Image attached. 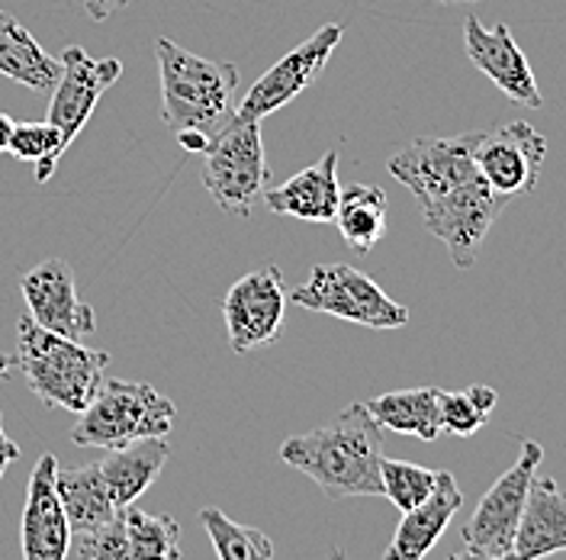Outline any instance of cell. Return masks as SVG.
<instances>
[{"label": "cell", "instance_id": "1", "mask_svg": "<svg viewBox=\"0 0 566 560\" xmlns=\"http://www.w3.org/2000/svg\"><path fill=\"white\" fill-rule=\"evenodd\" d=\"M281 460L306 474L332 502L352 496H384V428L374 422L364 403H352L345 413L306 435L286 438L281 445Z\"/></svg>", "mask_w": 566, "mask_h": 560}, {"label": "cell", "instance_id": "2", "mask_svg": "<svg viewBox=\"0 0 566 560\" xmlns=\"http://www.w3.org/2000/svg\"><path fill=\"white\" fill-rule=\"evenodd\" d=\"M155 55L161 74L165 126L175 136H219L235 113L239 69L232 62H210L203 55H193L165 35L155 39Z\"/></svg>", "mask_w": 566, "mask_h": 560}, {"label": "cell", "instance_id": "3", "mask_svg": "<svg viewBox=\"0 0 566 560\" xmlns=\"http://www.w3.org/2000/svg\"><path fill=\"white\" fill-rule=\"evenodd\" d=\"M17 367L35 396L45 406L81 416L104 384L109 354L87 349L77 339L55 335L30 315L17 322Z\"/></svg>", "mask_w": 566, "mask_h": 560}, {"label": "cell", "instance_id": "4", "mask_svg": "<svg viewBox=\"0 0 566 560\" xmlns=\"http://www.w3.org/2000/svg\"><path fill=\"white\" fill-rule=\"evenodd\" d=\"M177 406L151 384L104 381L81 422L71 428V442L81 448H123L139 438H168Z\"/></svg>", "mask_w": 566, "mask_h": 560}, {"label": "cell", "instance_id": "5", "mask_svg": "<svg viewBox=\"0 0 566 560\" xmlns=\"http://www.w3.org/2000/svg\"><path fill=\"white\" fill-rule=\"evenodd\" d=\"M203 155V187L216 207L248 219L251 207L271 187L261 123H229L219 136H212Z\"/></svg>", "mask_w": 566, "mask_h": 560}, {"label": "cell", "instance_id": "6", "mask_svg": "<svg viewBox=\"0 0 566 560\" xmlns=\"http://www.w3.org/2000/svg\"><path fill=\"white\" fill-rule=\"evenodd\" d=\"M290 300L310 313H325L367 329H402L409 310L389 300L387 290L352 265H318Z\"/></svg>", "mask_w": 566, "mask_h": 560}, {"label": "cell", "instance_id": "7", "mask_svg": "<svg viewBox=\"0 0 566 560\" xmlns=\"http://www.w3.org/2000/svg\"><path fill=\"white\" fill-rule=\"evenodd\" d=\"M541 457H544V448L537 442H531V438H522L518 460L486 490L480 506L473 509L470 522L460 528V541H463L467 551L490 554V558L512 554L531 480L541 470Z\"/></svg>", "mask_w": 566, "mask_h": 560}, {"label": "cell", "instance_id": "8", "mask_svg": "<svg viewBox=\"0 0 566 560\" xmlns=\"http://www.w3.org/2000/svg\"><path fill=\"white\" fill-rule=\"evenodd\" d=\"M505 200L509 197L490 190L483 184V177H476L470 184H460L454 190L422 204V222L438 242H444L454 268L470 271L476 265V255L493 229L495 216L505 207Z\"/></svg>", "mask_w": 566, "mask_h": 560}, {"label": "cell", "instance_id": "9", "mask_svg": "<svg viewBox=\"0 0 566 560\" xmlns=\"http://www.w3.org/2000/svg\"><path fill=\"white\" fill-rule=\"evenodd\" d=\"M342 35H345L342 23H328L316 35H310L303 45L290 49L274 69L264 71L248 87L242 104L235 106V113H232V123H261L264 116H271L290 101H296L322 74V69L328 65V59L338 49Z\"/></svg>", "mask_w": 566, "mask_h": 560}, {"label": "cell", "instance_id": "10", "mask_svg": "<svg viewBox=\"0 0 566 560\" xmlns=\"http://www.w3.org/2000/svg\"><path fill=\"white\" fill-rule=\"evenodd\" d=\"M286 283L277 265H264L229 287L222 297V319L229 345L235 354L271 345L283 332L286 319Z\"/></svg>", "mask_w": 566, "mask_h": 560}, {"label": "cell", "instance_id": "11", "mask_svg": "<svg viewBox=\"0 0 566 560\" xmlns=\"http://www.w3.org/2000/svg\"><path fill=\"white\" fill-rule=\"evenodd\" d=\"M476 142H480V133H463L451 139L424 136V139L409 142L387 162L389 175L402 187H409L419 204H428L460 184H470L480 177L473 165Z\"/></svg>", "mask_w": 566, "mask_h": 560}, {"label": "cell", "instance_id": "12", "mask_svg": "<svg viewBox=\"0 0 566 560\" xmlns=\"http://www.w3.org/2000/svg\"><path fill=\"white\" fill-rule=\"evenodd\" d=\"M544 158H547V139L525 120L499 126L493 133H480L476 152H473L476 175L502 197L531 194Z\"/></svg>", "mask_w": 566, "mask_h": 560}, {"label": "cell", "instance_id": "13", "mask_svg": "<svg viewBox=\"0 0 566 560\" xmlns=\"http://www.w3.org/2000/svg\"><path fill=\"white\" fill-rule=\"evenodd\" d=\"M59 62H62V77L52 87L49 123L62 133L65 148H71V142L77 139V133L87 126L101 97L119 81L123 62L119 59H94L81 45H69Z\"/></svg>", "mask_w": 566, "mask_h": 560}, {"label": "cell", "instance_id": "14", "mask_svg": "<svg viewBox=\"0 0 566 560\" xmlns=\"http://www.w3.org/2000/svg\"><path fill=\"white\" fill-rule=\"evenodd\" d=\"M20 293L27 300L30 319L42 329L65 335V339H87L97 332V313L77 297V283L69 261L49 258L35 265L27 278L20 280Z\"/></svg>", "mask_w": 566, "mask_h": 560}, {"label": "cell", "instance_id": "15", "mask_svg": "<svg viewBox=\"0 0 566 560\" xmlns=\"http://www.w3.org/2000/svg\"><path fill=\"white\" fill-rule=\"evenodd\" d=\"M463 49H467V59L476 65V71H483L512 104H522L528 106V110H541L544 106V97H541V87L534 81L528 59L518 49L515 35H512V30L505 23L486 30L470 13L463 20Z\"/></svg>", "mask_w": 566, "mask_h": 560}, {"label": "cell", "instance_id": "16", "mask_svg": "<svg viewBox=\"0 0 566 560\" xmlns=\"http://www.w3.org/2000/svg\"><path fill=\"white\" fill-rule=\"evenodd\" d=\"M59 457L39 455L27 487L23 506V560H65L71 548V526L55 492Z\"/></svg>", "mask_w": 566, "mask_h": 560}, {"label": "cell", "instance_id": "17", "mask_svg": "<svg viewBox=\"0 0 566 560\" xmlns=\"http://www.w3.org/2000/svg\"><path fill=\"white\" fill-rule=\"evenodd\" d=\"M264 207L277 216H293L303 222H335L342 184H338V148L325 152L316 165L264 190Z\"/></svg>", "mask_w": 566, "mask_h": 560}, {"label": "cell", "instance_id": "18", "mask_svg": "<svg viewBox=\"0 0 566 560\" xmlns=\"http://www.w3.org/2000/svg\"><path fill=\"white\" fill-rule=\"evenodd\" d=\"M463 506V492L451 470H438V484L431 496L419 502L416 509L402 512V522L396 528L384 560H424L428 551L438 545V538L448 531L451 519Z\"/></svg>", "mask_w": 566, "mask_h": 560}, {"label": "cell", "instance_id": "19", "mask_svg": "<svg viewBox=\"0 0 566 560\" xmlns=\"http://www.w3.org/2000/svg\"><path fill=\"white\" fill-rule=\"evenodd\" d=\"M560 551H566V490L557 487V480L534 474L512 554L541 560Z\"/></svg>", "mask_w": 566, "mask_h": 560}, {"label": "cell", "instance_id": "20", "mask_svg": "<svg viewBox=\"0 0 566 560\" xmlns=\"http://www.w3.org/2000/svg\"><path fill=\"white\" fill-rule=\"evenodd\" d=\"M168 457H171L168 438H139L123 448H113L101 460V474H104L113 506L116 509L133 506L142 492L161 477Z\"/></svg>", "mask_w": 566, "mask_h": 560}, {"label": "cell", "instance_id": "21", "mask_svg": "<svg viewBox=\"0 0 566 560\" xmlns=\"http://www.w3.org/2000/svg\"><path fill=\"white\" fill-rule=\"evenodd\" d=\"M0 74L30 87V91H52L62 77V62L52 59L35 35L0 10Z\"/></svg>", "mask_w": 566, "mask_h": 560}, {"label": "cell", "instance_id": "22", "mask_svg": "<svg viewBox=\"0 0 566 560\" xmlns=\"http://www.w3.org/2000/svg\"><path fill=\"white\" fill-rule=\"evenodd\" d=\"M55 492L62 499V509L69 516L71 535L91 531L116 519L123 509L113 506L109 490H106L101 464H84V467H59L55 470Z\"/></svg>", "mask_w": 566, "mask_h": 560}, {"label": "cell", "instance_id": "23", "mask_svg": "<svg viewBox=\"0 0 566 560\" xmlns=\"http://www.w3.org/2000/svg\"><path fill=\"white\" fill-rule=\"evenodd\" d=\"M364 406L374 416V422L389 432L416 435L422 442H438V435H441V390L438 386L396 390V393H384Z\"/></svg>", "mask_w": 566, "mask_h": 560}, {"label": "cell", "instance_id": "24", "mask_svg": "<svg viewBox=\"0 0 566 560\" xmlns=\"http://www.w3.org/2000/svg\"><path fill=\"white\" fill-rule=\"evenodd\" d=\"M335 226L352 251L370 255L377 242L387 236V194L374 184L342 187Z\"/></svg>", "mask_w": 566, "mask_h": 560}, {"label": "cell", "instance_id": "25", "mask_svg": "<svg viewBox=\"0 0 566 560\" xmlns=\"http://www.w3.org/2000/svg\"><path fill=\"white\" fill-rule=\"evenodd\" d=\"M200 522L219 560H274V541L261 528L239 526L222 509H200Z\"/></svg>", "mask_w": 566, "mask_h": 560}, {"label": "cell", "instance_id": "26", "mask_svg": "<svg viewBox=\"0 0 566 560\" xmlns=\"http://www.w3.org/2000/svg\"><path fill=\"white\" fill-rule=\"evenodd\" d=\"M123 522L136 560H180V526L171 516H151L126 506Z\"/></svg>", "mask_w": 566, "mask_h": 560}, {"label": "cell", "instance_id": "27", "mask_svg": "<svg viewBox=\"0 0 566 560\" xmlns=\"http://www.w3.org/2000/svg\"><path fill=\"white\" fill-rule=\"evenodd\" d=\"M7 152L20 162H33L35 165V180H49L55 175V165L62 162V155L69 152L62 133L45 120V123H17L13 126V136Z\"/></svg>", "mask_w": 566, "mask_h": 560}, {"label": "cell", "instance_id": "28", "mask_svg": "<svg viewBox=\"0 0 566 560\" xmlns=\"http://www.w3.org/2000/svg\"><path fill=\"white\" fill-rule=\"evenodd\" d=\"M380 484H384V496L389 502L399 512H409L431 496L434 484H438V470H428V467L409 464V460L384 457L380 460Z\"/></svg>", "mask_w": 566, "mask_h": 560}, {"label": "cell", "instance_id": "29", "mask_svg": "<svg viewBox=\"0 0 566 560\" xmlns=\"http://www.w3.org/2000/svg\"><path fill=\"white\" fill-rule=\"evenodd\" d=\"M74 538V551L81 560H136L129 538H126V522L123 512L116 519H109L104 526L91 528V531H77Z\"/></svg>", "mask_w": 566, "mask_h": 560}, {"label": "cell", "instance_id": "30", "mask_svg": "<svg viewBox=\"0 0 566 560\" xmlns=\"http://www.w3.org/2000/svg\"><path fill=\"white\" fill-rule=\"evenodd\" d=\"M490 419L473 400L470 393H444L441 390V432L458 435V438H470L483 428V422Z\"/></svg>", "mask_w": 566, "mask_h": 560}, {"label": "cell", "instance_id": "31", "mask_svg": "<svg viewBox=\"0 0 566 560\" xmlns=\"http://www.w3.org/2000/svg\"><path fill=\"white\" fill-rule=\"evenodd\" d=\"M129 0H84V10H87V17L94 20V23H104L109 20L116 10H123Z\"/></svg>", "mask_w": 566, "mask_h": 560}, {"label": "cell", "instance_id": "32", "mask_svg": "<svg viewBox=\"0 0 566 560\" xmlns=\"http://www.w3.org/2000/svg\"><path fill=\"white\" fill-rule=\"evenodd\" d=\"M467 393H470V400L490 416L495 409V400H499V393H495L493 386H483V384H473V386H467Z\"/></svg>", "mask_w": 566, "mask_h": 560}, {"label": "cell", "instance_id": "33", "mask_svg": "<svg viewBox=\"0 0 566 560\" xmlns=\"http://www.w3.org/2000/svg\"><path fill=\"white\" fill-rule=\"evenodd\" d=\"M20 457V448H17V442L3 432V425H0V477H3V470L13 464Z\"/></svg>", "mask_w": 566, "mask_h": 560}, {"label": "cell", "instance_id": "34", "mask_svg": "<svg viewBox=\"0 0 566 560\" xmlns=\"http://www.w3.org/2000/svg\"><path fill=\"white\" fill-rule=\"evenodd\" d=\"M177 142H180L187 152H207V145H210V139H207V136H197V133H180V136H177Z\"/></svg>", "mask_w": 566, "mask_h": 560}, {"label": "cell", "instance_id": "35", "mask_svg": "<svg viewBox=\"0 0 566 560\" xmlns=\"http://www.w3.org/2000/svg\"><path fill=\"white\" fill-rule=\"evenodd\" d=\"M13 120L7 116V113H0V152H7V145H10V136H13Z\"/></svg>", "mask_w": 566, "mask_h": 560}, {"label": "cell", "instance_id": "36", "mask_svg": "<svg viewBox=\"0 0 566 560\" xmlns=\"http://www.w3.org/2000/svg\"><path fill=\"white\" fill-rule=\"evenodd\" d=\"M448 560H522L518 554H502V558H490V554H476V551H460V554H451Z\"/></svg>", "mask_w": 566, "mask_h": 560}, {"label": "cell", "instance_id": "37", "mask_svg": "<svg viewBox=\"0 0 566 560\" xmlns=\"http://www.w3.org/2000/svg\"><path fill=\"white\" fill-rule=\"evenodd\" d=\"M13 367H17V361H13L10 354H3V351H0V377H10V374H13Z\"/></svg>", "mask_w": 566, "mask_h": 560}, {"label": "cell", "instance_id": "38", "mask_svg": "<svg viewBox=\"0 0 566 560\" xmlns=\"http://www.w3.org/2000/svg\"><path fill=\"white\" fill-rule=\"evenodd\" d=\"M328 560H348V554L335 545V548H332V554H328Z\"/></svg>", "mask_w": 566, "mask_h": 560}, {"label": "cell", "instance_id": "39", "mask_svg": "<svg viewBox=\"0 0 566 560\" xmlns=\"http://www.w3.org/2000/svg\"><path fill=\"white\" fill-rule=\"evenodd\" d=\"M434 3H448L451 7V3H476V0H434Z\"/></svg>", "mask_w": 566, "mask_h": 560}]
</instances>
